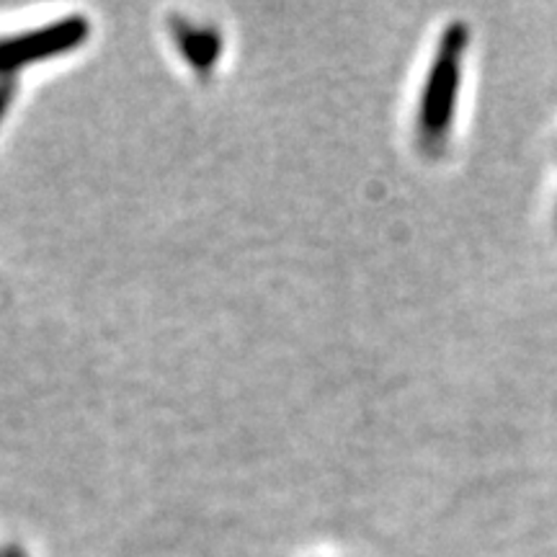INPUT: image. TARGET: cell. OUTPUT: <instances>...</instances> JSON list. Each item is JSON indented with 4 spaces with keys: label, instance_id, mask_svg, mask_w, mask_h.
<instances>
[{
    "label": "cell",
    "instance_id": "6da1fadb",
    "mask_svg": "<svg viewBox=\"0 0 557 557\" xmlns=\"http://www.w3.org/2000/svg\"><path fill=\"white\" fill-rule=\"evenodd\" d=\"M78 26H65V29H58L52 32L50 39H45L41 34L37 37L29 39V41H21V45H13V47H3L0 50V60H11V62H18L21 58H26V54H45V52H54L60 50V47H65V39H75L78 37Z\"/></svg>",
    "mask_w": 557,
    "mask_h": 557
}]
</instances>
